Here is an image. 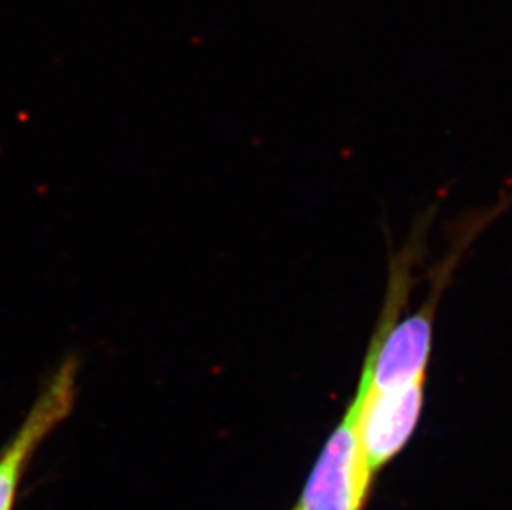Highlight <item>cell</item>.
I'll return each mask as SVG.
<instances>
[{"label":"cell","mask_w":512,"mask_h":510,"mask_svg":"<svg viewBox=\"0 0 512 510\" xmlns=\"http://www.w3.org/2000/svg\"><path fill=\"white\" fill-rule=\"evenodd\" d=\"M426 378L408 385L372 390L358 381L352 405L357 411V436L372 474L387 466L405 448L420 423Z\"/></svg>","instance_id":"cell-1"},{"label":"cell","mask_w":512,"mask_h":510,"mask_svg":"<svg viewBox=\"0 0 512 510\" xmlns=\"http://www.w3.org/2000/svg\"><path fill=\"white\" fill-rule=\"evenodd\" d=\"M77 380V360L72 358L58 366L37 396L24 424L0 453V510H12L25 467L35 449L72 413L77 398Z\"/></svg>","instance_id":"cell-3"},{"label":"cell","mask_w":512,"mask_h":510,"mask_svg":"<svg viewBox=\"0 0 512 510\" xmlns=\"http://www.w3.org/2000/svg\"><path fill=\"white\" fill-rule=\"evenodd\" d=\"M295 510H297V509H295Z\"/></svg>","instance_id":"cell-4"},{"label":"cell","mask_w":512,"mask_h":510,"mask_svg":"<svg viewBox=\"0 0 512 510\" xmlns=\"http://www.w3.org/2000/svg\"><path fill=\"white\" fill-rule=\"evenodd\" d=\"M372 477L358 444L357 411L350 403L315 461L297 510H363Z\"/></svg>","instance_id":"cell-2"}]
</instances>
